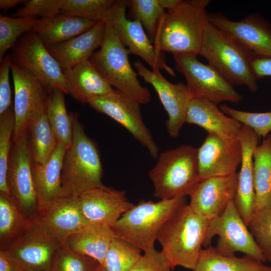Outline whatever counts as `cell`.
Here are the masks:
<instances>
[{"instance_id":"cell-3","label":"cell","mask_w":271,"mask_h":271,"mask_svg":"<svg viewBox=\"0 0 271 271\" xmlns=\"http://www.w3.org/2000/svg\"><path fill=\"white\" fill-rule=\"evenodd\" d=\"M199 55L233 85L257 90L252 62L256 57L233 37L209 22L206 25Z\"/></svg>"},{"instance_id":"cell-46","label":"cell","mask_w":271,"mask_h":271,"mask_svg":"<svg viewBox=\"0 0 271 271\" xmlns=\"http://www.w3.org/2000/svg\"><path fill=\"white\" fill-rule=\"evenodd\" d=\"M0 271H20L3 250H0Z\"/></svg>"},{"instance_id":"cell-27","label":"cell","mask_w":271,"mask_h":271,"mask_svg":"<svg viewBox=\"0 0 271 271\" xmlns=\"http://www.w3.org/2000/svg\"><path fill=\"white\" fill-rule=\"evenodd\" d=\"M97 23L60 13L52 17L39 19L32 31L47 48L83 34Z\"/></svg>"},{"instance_id":"cell-20","label":"cell","mask_w":271,"mask_h":271,"mask_svg":"<svg viewBox=\"0 0 271 271\" xmlns=\"http://www.w3.org/2000/svg\"><path fill=\"white\" fill-rule=\"evenodd\" d=\"M237 174L201 180L189 195L188 204L195 212L210 220L220 215L234 200Z\"/></svg>"},{"instance_id":"cell-30","label":"cell","mask_w":271,"mask_h":271,"mask_svg":"<svg viewBox=\"0 0 271 271\" xmlns=\"http://www.w3.org/2000/svg\"><path fill=\"white\" fill-rule=\"evenodd\" d=\"M194 271H271V266L251 257L224 256L216 247L209 246L201 250Z\"/></svg>"},{"instance_id":"cell-31","label":"cell","mask_w":271,"mask_h":271,"mask_svg":"<svg viewBox=\"0 0 271 271\" xmlns=\"http://www.w3.org/2000/svg\"><path fill=\"white\" fill-rule=\"evenodd\" d=\"M9 194L0 192V250L5 251L31 226Z\"/></svg>"},{"instance_id":"cell-36","label":"cell","mask_w":271,"mask_h":271,"mask_svg":"<svg viewBox=\"0 0 271 271\" xmlns=\"http://www.w3.org/2000/svg\"><path fill=\"white\" fill-rule=\"evenodd\" d=\"M101 265L95 259L73 251L64 241L54 255L50 271H97Z\"/></svg>"},{"instance_id":"cell-10","label":"cell","mask_w":271,"mask_h":271,"mask_svg":"<svg viewBox=\"0 0 271 271\" xmlns=\"http://www.w3.org/2000/svg\"><path fill=\"white\" fill-rule=\"evenodd\" d=\"M218 235L216 249L220 254L230 256L235 252L258 261H266L250 231L239 213L234 202L231 201L219 216L209 220L203 245L210 246L212 239Z\"/></svg>"},{"instance_id":"cell-45","label":"cell","mask_w":271,"mask_h":271,"mask_svg":"<svg viewBox=\"0 0 271 271\" xmlns=\"http://www.w3.org/2000/svg\"><path fill=\"white\" fill-rule=\"evenodd\" d=\"M252 66L257 79L271 76V57H255L252 61Z\"/></svg>"},{"instance_id":"cell-49","label":"cell","mask_w":271,"mask_h":271,"mask_svg":"<svg viewBox=\"0 0 271 271\" xmlns=\"http://www.w3.org/2000/svg\"><path fill=\"white\" fill-rule=\"evenodd\" d=\"M97 271H105L102 265H101Z\"/></svg>"},{"instance_id":"cell-44","label":"cell","mask_w":271,"mask_h":271,"mask_svg":"<svg viewBox=\"0 0 271 271\" xmlns=\"http://www.w3.org/2000/svg\"><path fill=\"white\" fill-rule=\"evenodd\" d=\"M12 61L11 55H6L1 61L0 66V115L11 105V90L10 85V72Z\"/></svg>"},{"instance_id":"cell-40","label":"cell","mask_w":271,"mask_h":271,"mask_svg":"<svg viewBox=\"0 0 271 271\" xmlns=\"http://www.w3.org/2000/svg\"><path fill=\"white\" fill-rule=\"evenodd\" d=\"M247 227L266 261L271 263V206L254 211Z\"/></svg>"},{"instance_id":"cell-18","label":"cell","mask_w":271,"mask_h":271,"mask_svg":"<svg viewBox=\"0 0 271 271\" xmlns=\"http://www.w3.org/2000/svg\"><path fill=\"white\" fill-rule=\"evenodd\" d=\"M208 22L233 37L256 57H271V27L260 14H251L239 21L220 14H208Z\"/></svg>"},{"instance_id":"cell-35","label":"cell","mask_w":271,"mask_h":271,"mask_svg":"<svg viewBox=\"0 0 271 271\" xmlns=\"http://www.w3.org/2000/svg\"><path fill=\"white\" fill-rule=\"evenodd\" d=\"M39 19L36 17L0 16V61L23 34L32 30Z\"/></svg>"},{"instance_id":"cell-41","label":"cell","mask_w":271,"mask_h":271,"mask_svg":"<svg viewBox=\"0 0 271 271\" xmlns=\"http://www.w3.org/2000/svg\"><path fill=\"white\" fill-rule=\"evenodd\" d=\"M220 109L227 115L251 128L259 138H266L271 131V111L247 112L234 109L225 104L221 105Z\"/></svg>"},{"instance_id":"cell-17","label":"cell","mask_w":271,"mask_h":271,"mask_svg":"<svg viewBox=\"0 0 271 271\" xmlns=\"http://www.w3.org/2000/svg\"><path fill=\"white\" fill-rule=\"evenodd\" d=\"M197 159L200 181L236 173L242 159L239 138L229 140L208 133L197 149Z\"/></svg>"},{"instance_id":"cell-8","label":"cell","mask_w":271,"mask_h":271,"mask_svg":"<svg viewBox=\"0 0 271 271\" xmlns=\"http://www.w3.org/2000/svg\"><path fill=\"white\" fill-rule=\"evenodd\" d=\"M33 160L28 128L13 138L7 172L9 194L25 217L35 222L40 206L33 173Z\"/></svg>"},{"instance_id":"cell-24","label":"cell","mask_w":271,"mask_h":271,"mask_svg":"<svg viewBox=\"0 0 271 271\" xmlns=\"http://www.w3.org/2000/svg\"><path fill=\"white\" fill-rule=\"evenodd\" d=\"M105 22H97L87 31L68 40L51 45L47 49L62 70L88 60L104 38Z\"/></svg>"},{"instance_id":"cell-14","label":"cell","mask_w":271,"mask_h":271,"mask_svg":"<svg viewBox=\"0 0 271 271\" xmlns=\"http://www.w3.org/2000/svg\"><path fill=\"white\" fill-rule=\"evenodd\" d=\"M15 98V126L13 138L27 129L30 123L47 107L53 89L29 71L12 63Z\"/></svg>"},{"instance_id":"cell-26","label":"cell","mask_w":271,"mask_h":271,"mask_svg":"<svg viewBox=\"0 0 271 271\" xmlns=\"http://www.w3.org/2000/svg\"><path fill=\"white\" fill-rule=\"evenodd\" d=\"M66 150L65 145L58 143L47 162L43 164L33 162V177L40 210L50 202L66 196L61 183L63 160Z\"/></svg>"},{"instance_id":"cell-1","label":"cell","mask_w":271,"mask_h":271,"mask_svg":"<svg viewBox=\"0 0 271 271\" xmlns=\"http://www.w3.org/2000/svg\"><path fill=\"white\" fill-rule=\"evenodd\" d=\"M208 0L181 1L161 18L154 41L159 53L199 54L208 22Z\"/></svg>"},{"instance_id":"cell-11","label":"cell","mask_w":271,"mask_h":271,"mask_svg":"<svg viewBox=\"0 0 271 271\" xmlns=\"http://www.w3.org/2000/svg\"><path fill=\"white\" fill-rule=\"evenodd\" d=\"M61 242L37 221L5 251L20 271H50Z\"/></svg>"},{"instance_id":"cell-6","label":"cell","mask_w":271,"mask_h":271,"mask_svg":"<svg viewBox=\"0 0 271 271\" xmlns=\"http://www.w3.org/2000/svg\"><path fill=\"white\" fill-rule=\"evenodd\" d=\"M149 175L160 200L189 196L200 181L197 149L183 145L162 152Z\"/></svg>"},{"instance_id":"cell-12","label":"cell","mask_w":271,"mask_h":271,"mask_svg":"<svg viewBox=\"0 0 271 271\" xmlns=\"http://www.w3.org/2000/svg\"><path fill=\"white\" fill-rule=\"evenodd\" d=\"M127 1H115L103 21L112 26L121 43L128 48L130 53L140 57L152 69H162L175 77L174 70L167 65L163 53L156 50L141 23L127 18Z\"/></svg>"},{"instance_id":"cell-23","label":"cell","mask_w":271,"mask_h":271,"mask_svg":"<svg viewBox=\"0 0 271 271\" xmlns=\"http://www.w3.org/2000/svg\"><path fill=\"white\" fill-rule=\"evenodd\" d=\"M186 122L197 125L208 133L232 140L238 138L243 124L223 113L216 104L193 97L188 107Z\"/></svg>"},{"instance_id":"cell-21","label":"cell","mask_w":271,"mask_h":271,"mask_svg":"<svg viewBox=\"0 0 271 271\" xmlns=\"http://www.w3.org/2000/svg\"><path fill=\"white\" fill-rule=\"evenodd\" d=\"M61 242L85 229L90 223L83 215L77 196L59 197L41 208L38 220Z\"/></svg>"},{"instance_id":"cell-37","label":"cell","mask_w":271,"mask_h":271,"mask_svg":"<svg viewBox=\"0 0 271 271\" xmlns=\"http://www.w3.org/2000/svg\"><path fill=\"white\" fill-rule=\"evenodd\" d=\"M114 0H63L60 13L85 19L103 21Z\"/></svg>"},{"instance_id":"cell-9","label":"cell","mask_w":271,"mask_h":271,"mask_svg":"<svg viewBox=\"0 0 271 271\" xmlns=\"http://www.w3.org/2000/svg\"><path fill=\"white\" fill-rule=\"evenodd\" d=\"M177 71L184 75L186 85L193 97L201 98L215 104L224 101L239 103L242 99L227 80L209 64L199 61L197 55L181 54L173 55Z\"/></svg>"},{"instance_id":"cell-33","label":"cell","mask_w":271,"mask_h":271,"mask_svg":"<svg viewBox=\"0 0 271 271\" xmlns=\"http://www.w3.org/2000/svg\"><path fill=\"white\" fill-rule=\"evenodd\" d=\"M64 94L56 88L51 90L47 101L46 114L57 143L63 144L67 149L72 142L73 126L71 114L66 109Z\"/></svg>"},{"instance_id":"cell-4","label":"cell","mask_w":271,"mask_h":271,"mask_svg":"<svg viewBox=\"0 0 271 271\" xmlns=\"http://www.w3.org/2000/svg\"><path fill=\"white\" fill-rule=\"evenodd\" d=\"M73 136L66 149L61 172L62 186L65 195L78 196L104 185L102 166L95 143L84 131L78 115L71 113Z\"/></svg>"},{"instance_id":"cell-42","label":"cell","mask_w":271,"mask_h":271,"mask_svg":"<svg viewBox=\"0 0 271 271\" xmlns=\"http://www.w3.org/2000/svg\"><path fill=\"white\" fill-rule=\"evenodd\" d=\"M63 0L26 1L23 6L13 14L14 17L39 16L41 18H50L60 13Z\"/></svg>"},{"instance_id":"cell-38","label":"cell","mask_w":271,"mask_h":271,"mask_svg":"<svg viewBox=\"0 0 271 271\" xmlns=\"http://www.w3.org/2000/svg\"><path fill=\"white\" fill-rule=\"evenodd\" d=\"M15 126L14 107L11 106L0 115V192L8 194L7 172Z\"/></svg>"},{"instance_id":"cell-7","label":"cell","mask_w":271,"mask_h":271,"mask_svg":"<svg viewBox=\"0 0 271 271\" xmlns=\"http://www.w3.org/2000/svg\"><path fill=\"white\" fill-rule=\"evenodd\" d=\"M103 41L89 60L112 87L141 104L151 101L149 89L143 86L132 68L128 49L121 43L113 28L105 22Z\"/></svg>"},{"instance_id":"cell-22","label":"cell","mask_w":271,"mask_h":271,"mask_svg":"<svg viewBox=\"0 0 271 271\" xmlns=\"http://www.w3.org/2000/svg\"><path fill=\"white\" fill-rule=\"evenodd\" d=\"M242 149L241 168L237 174V186L234 198L235 205L247 224L254 212L255 192L253 165V152L259 138L249 127L243 125L239 135Z\"/></svg>"},{"instance_id":"cell-16","label":"cell","mask_w":271,"mask_h":271,"mask_svg":"<svg viewBox=\"0 0 271 271\" xmlns=\"http://www.w3.org/2000/svg\"><path fill=\"white\" fill-rule=\"evenodd\" d=\"M133 64L138 74L154 88L168 115L166 124L169 135L177 138L186 122L188 107L193 98L186 84L172 83L162 75L160 70L149 69L140 61Z\"/></svg>"},{"instance_id":"cell-29","label":"cell","mask_w":271,"mask_h":271,"mask_svg":"<svg viewBox=\"0 0 271 271\" xmlns=\"http://www.w3.org/2000/svg\"><path fill=\"white\" fill-rule=\"evenodd\" d=\"M253 159L254 212L271 206V136L255 148Z\"/></svg>"},{"instance_id":"cell-34","label":"cell","mask_w":271,"mask_h":271,"mask_svg":"<svg viewBox=\"0 0 271 271\" xmlns=\"http://www.w3.org/2000/svg\"><path fill=\"white\" fill-rule=\"evenodd\" d=\"M141 252L138 247L114 237L102 266L105 271H128L142 255Z\"/></svg>"},{"instance_id":"cell-28","label":"cell","mask_w":271,"mask_h":271,"mask_svg":"<svg viewBox=\"0 0 271 271\" xmlns=\"http://www.w3.org/2000/svg\"><path fill=\"white\" fill-rule=\"evenodd\" d=\"M114 235L110 227L90 224L81 231L69 236L65 241L73 251L97 260L102 265Z\"/></svg>"},{"instance_id":"cell-13","label":"cell","mask_w":271,"mask_h":271,"mask_svg":"<svg viewBox=\"0 0 271 271\" xmlns=\"http://www.w3.org/2000/svg\"><path fill=\"white\" fill-rule=\"evenodd\" d=\"M11 56L13 63L29 71L50 87L68 94L63 70L33 31L20 37Z\"/></svg>"},{"instance_id":"cell-25","label":"cell","mask_w":271,"mask_h":271,"mask_svg":"<svg viewBox=\"0 0 271 271\" xmlns=\"http://www.w3.org/2000/svg\"><path fill=\"white\" fill-rule=\"evenodd\" d=\"M63 72L68 94L81 103H88L94 98L115 91L89 60L63 70Z\"/></svg>"},{"instance_id":"cell-48","label":"cell","mask_w":271,"mask_h":271,"mask_svg":"<svg viewBox=\"0 0 271 271\" xmlns=\"http://www.w3.org/2000/svg\"><path fill=\"white\" fill-rule=\"evenodd\" d=\"M181 0H158V2L161 7L164 9L167 10L173 9L176 7Z\"/></svg>"},{"instance_id":"cell-15","label":"cell","mask_w":271,"mask_h":271,"mask_svg":"<svg viewBox=\"0 0 271 271\" xmlns=\"http://www.w3.org/2000/svg\"><path fill=\"white\" fill-rule=\"evenodd\" d=\"M88 103L120 124L146 147L154 159L157 158L158 147L143 121L139 103L116 89L113 93L94 98Z\"/></svg>"},{"instance_id":"cell-19","label":"cell","mask_w":271,"mask_h":271,"mask_svg":"<svg viewBox=\"0 0 271 271\" xmlns=\"http://www.w3.org/2000/svg\"><path fill=\"white\" fill-rule=\"evenodd\" d=\"M77 198L81 211L90 224L109 227L134 205L124 191L104 185L87 190Z\"/></svg>"},{"instance_id":"cell-5","label":"cell","mask_w":271,"mask_h":271,"mask_svg":"<svg viewBox=\"0 0 271 271\" xmlns=\"http://www.w3.org/2000/svg\"><path fill=\"white\" fill-rule=\"evenodd\" d=\"M185 204L186 197L157 202L142 200L124 213L110 228L115 237L146 252L155 249L154 243L162 227Z\"/></svg>"},{"instance_id":"cell-32","label":"cell","mask_w":271,"mask_h":271,"mask_svg":"<svg viewBox=\"0 0 271 271\" xmlns=\"http://www.w3.org/2000/svg\"><path fill=\"white\" fill-rule=\"evenodd\" d=\"M28 131L34 162L45 164L58 144L47 118L46 108L30 123Z\"/></svg>"},{"instance_id":"cell-47","label":"cell","mask_w":271,"mask_h":271,"mask_svg":"<svg viewBox=\"0 0 271 271\" xmlns=\"http://www.w3.org/2000/svg\"><path fill=\"white\" fill-rule=\"evenodd\" d=\"M25 0H1L0 9L4 11H8L14 8L18 5L24 4Z\"/></svg>"},{"instance_id":"cell-39","label":"cell","mask_w":271,"mask_h":271,"mask_svg":"<svg viewBox=\"0 0 271 271\" xmlns=\"http://www.w3.org/2000/svg\"><path fill=\"white\" fill-rule=\"evenodd\" d=\"M135 20H139L146 29L148 37L154 43L159 22L165 13L158 0L127 1Z\"/></svg>"},{"instance_id":"cell-43","label":"cell","mask_w":271,"mask_h":271,"mask_svg":"<svg viewBox=\"0 0 271 271\" xmlns=\"http://www.w3.org/2000/svg\"><path fill=\"white\" fill-rule=\"evenodd\" d=\"M171 267L155 249L144 252L128 271H171Z\"/></svg>"},{"instance_id":"cell-2","label":"cell","mask_w":271,"mask_h":271,"mask_svg":"<svg viewBox=\"0 0 271 271\" xmlns=\"http://www.w3.org/2000/svg\"><path fill=\"white\" fill-rule=\"evenodd\" d=\"M209 221L185 204L164 223L157 240L162 256L172 269L176 266L194 269Z\"/></svg>"}]
</instances>
